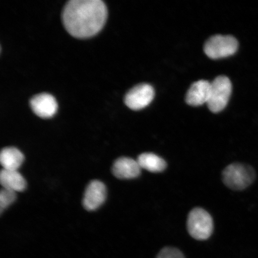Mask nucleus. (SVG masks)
Returning <instances> with one entry per match:
<instances>
[{"mask_svg":"<svg viewBox=\"0 0 258 258\" xmlns=\"http://www.w3.org/2000/svg\"><path fill=\"white\" fill-rule=\"evenodd\" d=\"M107 14V8L101 0H71L63 8L62 21L72 36L86 38L102 30Z\"/></svg>","mask_w":258,"mask_h":258,"instance_id":"obj_1","label":"nucleus"},{"mask_svg":"<svg viewBox=\"0 0 258 258\" xmlns=\"http://www.w3.org/2000/svg\"><path fill=\"white\" fill-rule=\"evenodd\" d=\"M224 184L235 191L247 188L256 178L255 171L246 164L235 163L226 167L222 173Z\"/></svg>","mask_w":258,"mask_h":258,"instance_id":"obj_2","label":"nucleus"},{"mask_svg":"<svg viewBox=\"0 0 258 258\" xmlns=\"http://www.w3.org/2000/svg\"><path fill=\"white\" fill-rule=\"evenodd\" d=\"M187 229L190 235L198 240H205L211 236L214 230L213 219L205 210L193 209L187 219Z\"/></svg>","mask_w":258,"mask_h":258,"instance_id":"obj_3","label":"nucleus"},{"mask_svg":"<svg viewBox=\"0 0 258 258\" xmlns=\"http://www.w3.org/2000/svg\"><path fill=\"white\" fill-rule=\"evenodd\" d=\"M238 48V41L234 37L217 35L206 42L204 51L209 57L218 59L233 55L236 53Z\"/></svg>","mask_w":258,"mask_h":258,"instance_id":"obj_4","label":"nucleus"},{"mask_svg":"<svg viewBox=\"0 0 258 258\" xmlns=\"http://www.w3.org/2000/svg\"><path fill=\"white\" fill-rule=\"evenodd\" d=\"M232 92V84L227 77L221 76L211 83V94L207 103L212 112L223 110L227 105Z\"/></svg>","mask_w":258,"mask_h":258,"instance_id":"obj_5","label":"nucleus"},{"mask_svg":"<svg viewBox=\"0 0 258 258\" xmlns=\"http://www.w3.org/2000/svg\"><path fill=\"white\" fill-rule=\"evenodd\" d=\"M154 95L152 86L148 84H140L129 90L125 96L124 102L129 108L140 110L150 104Z\"/></svg>","mask_w":258,"mask_h":258,"instance_id":"obj_6","label":"nucleus"},{"mask_svg":"<svg viewBox=\"0 0 258 258\" xmlns=\"http://www.w3.org/2000/svg\"><path fill=\"white\" fill-rule=\"evenodd\" d=\"M32 111L42 118L52 117L56 114L57 104L55 98L48 93H40L31 99Z\"/></svg>","mask_w":258,"mask_h":258,"instance_id":"obj_7","label":"nucleus"},{"mask_svg":"<svg viewBox=\"0 0 258 258\" xmlns=\"http://www.w3.org/2000/svg\"><path fill=\"white\" fill-rule=\"evenodd\" d=\"M106 187L99 180H93L87 187L83 199V206L89 211L99 208L105 201Z\"/></svg>","mask_w":258,"mask_h":258,"instance_id":"obj_8","label":"nucleus"},{"mask_svg":"<svg viewBox=\"0 0 258 258\" xmlns=\"http://www.w3.org/2000/svg\"><path fill=\"white\" fill-rule=\"evenodd\" d=\"M141 167L135 160L128 157H120L113 164L112 173L115 177L120 179L136 178L140 175Z\"/></svg>","mask_w":258,"mask_h":258,"instance_id":"obj_9","label":"nucleus"},{"mask_svg":"<svg viewBox=\"0 0 258 258\" xmlns=\"http://www.w3.org/2000/svg\"><path fill=\"white\" fill-rule=\"evenodd\" d=\"M211 83L199 80L194 83L186 95L185 101L191 106H201L207 104L211 94Z\"/></svg>","mask_w":258,"mask_h":258,"instance_id":"obj_10","label":"nucleus"},{"mask_svg":"<svg viewBox=\"0 0 258 258\" xmlns=\"http://www.w3.org/2000/svg\"><path fill=\"white\" fill-rule=\"evenodd\" d=\"M0 182L3 188L15 192L24 191L27 186L24 177L18 170L3 169L0 174Z\"/></svg>","mask_w":258,"mask_h":258,"instance_id":"obj_11","label":"nucleus"},{"mask_svg":"<svg viewBox=\"0 0 258 258\" xmlns=\"http://www.w3.org/2000/svg\"><path fill=\"white\" fill-rule=\"evenodd\" d=\"M24 160V156L20 151L14 147L5 148L0 155V161L3 169L18 170Z\"/></svg>","mask_w":258,"mask_h":258,"instance_id":"obj_12","label":"nucleus"},{"mask_svg":"<svg viewBox=\"0 0 258 258\" xmlns=\"http://www.w3.org/2000/svg\"><path fill=\"white\" fill-rule=\"evenodd\" d=\"M137 161L141 169L153 173L163 172L167 167L166 161L154 153L142 154L139 156Z\"/></svg>","mask_w":258,"mask_h":258,"instance_id":"obj_13","label":"nucleus"},{"mask_svg":"<svg viewBox=\"0 0 258 258\" xmlns=\"http://www.w3.org/2000/svg\"><path fill=\"white\" fill-rule=\"evenodd\" d=\"M16 192L3 188L0 193V210L1 212L12 204L16 200Z\"/></svg>","mask_w":258,"mask_h":258,"instance_id":"obj_14","label":"nucleus"},{"mask_svg":"<svg viewBox=\"0 0 258 258\" xmlns=\"http://www.w3.org/2000/svg\"><path fill=\"white\" fill-rule=\"evenodd\" d=\"M157 258H185L182 251L175 247H166L161 249Z\"/></svg>","mask_w":258,"mask_h":258,"instance_id":"obj_15","label":"nucleus"}]
</instances>
